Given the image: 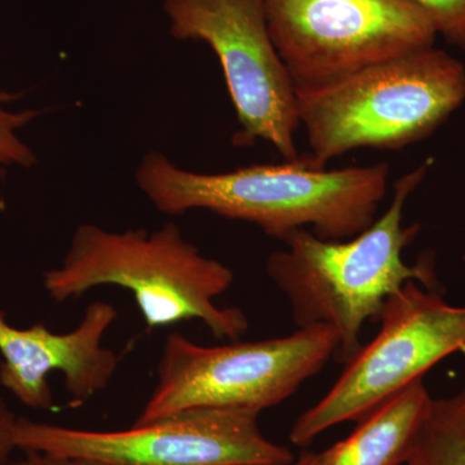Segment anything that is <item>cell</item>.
<instances>
[{"mask_svg": "<svg viewBox=\"0 0 465 465\" xmlns=\"http://www.w3.org/2000/svg\"><path fill=\"white\" fill-rule=\"evenodd\" d=\"M134 179L150 203L167 215L204 210L258 225L282 242L307 226L322 240L347 241L375 222L387 194L390 166L381 162L326 170L309 166L300 155L282 164L201 173L153 150L143 155Z\"/></svg>", "mask_w": 465, "mask_h": 465, "instance_id": "1", "label": "cell"}, {"mask_svg": "<svg viewBox=\"0 0 465 465\" xmlns=\"http://www.w3.org/2000/svg\"><path fill=\"white\" fill-rule=\"evenodd\" d=\"M430 161L394 183L393 200L366 231L347 241H329L299 229L283 241L286 249L266 260V273L286 296L298 329L329 324L339 336L333 358L347 365L360 348L367 321H378L385 302L409 281L439 291L433 258L414 265L403 251L420 225H403L406 202L427 176Z\"/></svg>", "mask_w": 465, "mask_h": 465, "instance_id": "2", "label": "cell"}, {"mask_svg": "<svg viewBox=\"0 0 465 465\" xmlns=\"http://www.w3.org/2000/svg\"><path fill=\"white\" fill-rule=\"evenodd\" d=\"M232 282L231 268L204 256L173 222L152 232L79 225L61 265L43 274L56 302L100 286L121 287L133 293L149 330L197 320L215 338L231 341L249 330L240 308L216 304Z\"/></svg>", "mask_w": 465, "mask_h": 465, "instance_id": "3", "label": "cell"}, {"mask_svg": "<svg viewBox=\"0 0 465 465\" xmlns=\"http://www.w3.org/2000/svg\"><path fill=\"white\" fill-rule=\"evenodd\" d=\"M313 168L361 148L420 142L465 100V67L430 47L365 67L332 84L296 91Z\"/></svg>", "mask_w": 465, "mask_h": 465, "instance_id": "4", "label": "cell"}, {"mask_svg": "<svg viewBox=\"0 0 465 465\" xmlns=\"http://www.w3.org/2000/svg\"><path fill=\"white\" fill-rule=\"evenodd\" d=\"M339 336L329 324L298 329L284 338L202 347L170 333L158 381L134 424L192 410L260 412L281 405L335 356Z\"/></svg>", "mask_w": 465, "mask_h": 465, "instance_id": "5", "label": "cell"}, {"mask_svg": "<svg viewBox=\"0 0 465 465\" xmlns=\"http://www.w3.org/2000/svg\"><path fill=\"white\" fill-rule=\"evenodd\" d=\"M378 321V335L360 348L323 399L296 419L293 445L304 448L335 425L358 423L465 348V307L449 304L440 291L415 281L387 299Z\"/></svg>", "mask_w": 465, "mask_h": 465, "instance_id": "6", "label": "cell"}, {"mask_svg": "<svg viewBox=\"0 0 465 465\" xmlns=\"http://www.w3.org/2000/svg\"><path fill=\"white\" fill-rule=\"evenodd\" d=\"M163 11L173 39L204 43L216 54L240 124L234 145L265 142L298 161V99L269 32L266 0H163Z\"/></svg>", "mask_w": 465, "mask_h": 465, "instance_id": "7", "label": "cell"}, {"mask_svg": "<svg viewBox=\"0 0 465 465\" xmlns=\"http://www.w3.org/2000/svg\"><path fill=\"white\" fill-rule=\"evenodd\" d=\"M269 32L296 91L433 47L411 0H266Z\"/></svg>", "mask_w": 465, "mask_h": 465, "instance_id": "8", "label": "cell"}, {"mask_svg": "<svg viewBox=\"0 0 465 465\" xmlns=\"http://www.w3.org/2000/svg\"><path fill=\"white\" fill-rule=\"evenodd\" d=\"M258 412L204 409L99 432L18 418L16 448L96 465H278L295 460L272 442Z\"/></svg>", "mask_w": 465, "mask_h": 465, "instance_id": "9", "label": "cell"}, {"mask_svg": "<svg viewBox=\"0 0 465 465\" xmlns=\"http://www.w3.org/2000/svg\"><path fill=\"white\" fill-rule=\"evenodd\" d=\"M116 317L109 302H91L74 330L57 333L45 323L18 329L0 312V385L30 409L54 410L48 375L58 371L73 400L92 399L108 387L118 369L115 351L103 347Z\"/></svg>", "mask_w": 465, "mask_h": 465, "instance_id": "10", "label": "cell"}, {"mask_svg": "<svg viewBox=\"0 0 465 465\" xmlns=\"http://www.w3.org/2000/svg\"><path fill=\"white\" fill-rule=\"evenodd\" d=\"M432 401L419 379L358 421L347 439L316 454L313 465L406 464Z\"/></svg>", "mask_w": 465, "mask_h": 465, "instance_id": "11", "label": "cell"}, {"mask_svg": "<svg viewBox=\"0 0 465 465\" xmlns=\"http://www.w3.org/2000/svg\"><path fill=\"white\" fill-rule=\"evenodd\" d=\"M407 463L465 465V388L432 401Z\"/></svg>", "mask_w": 465, "mask_h": 465, "instance_id": "12", "label": "cell"}, {"mask_svg": "<svg viewBox=\"0 0 465 465\" xmlns=\"http://www.w3.org/2000/svg\"><path fill=\"white\" fill-rule=\"evenodd\" d=\"M20 94L0 91V173L8 166L33 167L36 157L32 149L18 137L17 131L39 115L38 110L9 112L7 104L20 99Z\"/></svg>", "mask_w": 465, "mask_h": 465, "instance_id": "13", "label": "cell"}, {"mask_svg": "<svg viewBox=\"0 0 465 465\" xmlns=\"http://www.w3.org/2000/svg\"><path fill=\"white\" fill-rule=\"evenodd\" d=\"M437 35L465 51V0H411Z\"/></svg>", "mask_w": 465, "mask_h": 465, "instance_id": "14", "label": "cell"}, {"mask_svg": "<svg viewBox=\"0 0 465 465\" xmlns=\"http://www.w3.org/2000/svg\"><path fill=\"white\" fill-rule=\"evenodd\" d=\"M17 420L14 410L0 397V465H7L12 452L17 449L15 440Z\"/></svg>", "mask_w": 465, "mask_h": 465, "instance_id": "15", "label": "cell"}, {"mask_svg": "<svg viewBox=\"0 0 465 465\" xmlns=\"http://www.w3.org/2000/svg\"><path fill=\"white\" fill-rule=\"evenodd\" d=\"M20 465H96L90 461L73 458L51 457L38 452H25V458L18 461Z\"/></svg>", "mask_w": 465, "mask_h": 465, "instance_id": "16", "label": "cell"}, {"mask_svg": "<svg viewBox=\"0 0 465 465\" xmlns=\"http://www.w3.org/2000/svg\"><path fill=\"white\" fill-rule=\"evenodd\" d=\"M314 459H316V452L305 451L299 458H295V460L291 461V463L278 465H313Z\"/></svg>", "mask_w": 465, "mask_h": 465, "instance_id": "17", "label": "cell"}, {"mask_svg": "<svg viewBox=\"0 0 465 465\" xmlns=\"http://www.w3.org/2000/svg\"><path fill=\"white\" fill-rule=\"evenodd\" d=\"M7 465H20V463H18V461H16V463H8Z\"/></svg>", "mask_w": 465, "mask_h": 465, "instance_id": "18", "label": "cell"}, {"mask_svg": "<svg viewBox=\"0 0 465 465\" xmlns=\"http://www.w3.org/2000/svg\"><path fill=\"white\" fill-rule=\"evenodd\" d=\"M406 465H418V464H415V463H407Z\"/></svg>", "mask_w": 465, "mask_h": 465, "instance_id": "19", "label": "cell"}]
</instances>
